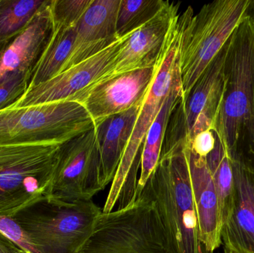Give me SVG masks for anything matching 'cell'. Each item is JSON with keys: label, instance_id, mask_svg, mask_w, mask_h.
Masks as SVG:
<instances>
[{"label": "cell", "instance_id": "8fae6325", "mask_svg": "<svg viewBox=\"0 0 254 253\" xmlns=\"http://www.w3.org/2000/svg\"><path fill=\"white\" fill-rule=\"evenodd\" d=\"M129 35L119 38L96 54L28 89L13 106L75 101L82 94L113 76L118 55Z\"/></svg>", "mask_w": 254, "mask_h": 253}, {"label": "cell", "instance_id": "277c9868", "mask_svg": "<svg viewBox=\"0 0 254 253\" xmlns=\"http://www.w3.org/2000/svg\"><path fill=\"white\" fill-rule=\"evenodd\" d=\"M252 1L216 0L203 5L197 14L190 6L182 13L179 64L184 96L223 49Z\"/></svg>", "mask_w": 254, "mask_h": 253}, {"label": "cell", "instance_id": "4fadbf2b", "mask_svg": "<svg viewBox=\"0 0 254 253\" xmlns=\"http://www.w3.org/2000/svg\"><path fill=\"white\" fill-rule=\"evenodd\" d=\"M179 4L168 1L155 17L130 34L118 55L111 77L156 65L170 28L179 16Z\"/></svg>", "mask_w": 254, "mask_h": 253}, {"label": "cell", "instance_id": "ba28073f", "mask_svg": "<svg viewBox=\"0 0 254 253\" xmlns=\"http://www.w3.org/2000/svg\"><path fill=\"white\" fill-rule=\"evenodd\" d=\"M77 253H170L153 203L138 197L95 221Z\"/></svg>", "mask_w": 254, "mask_h": 253}, {"label": "cell", "instance_id": "52a82bcc", "mask_svg": "<svg viewBox=\"0 0 254 253\" xmlns=\"http://www.w3.org/2000/svg\"><path fill=\"white\" fill-rule=\"evenodd\" d=\"M102 209L92 200L65 203L44 198L13 219L44 253H77Z\"/></svg>", "mask_w": 254, "mask_h": 253}, {"label": "cell", "instance_id": "5b68a950", "mask_svg": "<svg viewBox=\"0 0 254 253\" xmlns=\"http://www.w3.org/2000/svg\"><path fill=\"white\" fill-rule=\"evenodd\" d=\"M95 128L86 108L59 101L0 110V147L64 144Z\"/></svg>", "mask_w": 254, "mask_h": 253}, {"label": "cell", "instance_id": "9a60e30c", "mask_svg": "<svg viewBox=\"0 0 254 253\" xmlns=\"http://www.w3.org/2000/svg\"><path fill=\"white\" fill-rule=\"evenodd\" d=\"M51 1L46 0L28 25L0 51V77L18 71L31 79L53 31Z\"/></svg>", "mask_w": 254, "mask_h": 253}, {"label": "cell", "instance_id": "603a6c76", "mask_svg": "<svg viewBox=\"0 0 254 253\" xmlns=\"http://www.w3.org/2000/svg\"><path fill=\"white\" fill-rule=\"evenodd\" d=\"M167 2L162 0H122L116 22L118 37H125L143 26L155 17Z\"/></svg>", "mask_w": 254, "mask_h": 253}, {"label": "cell", "instance_id": "5bb4252c", "mask_svg": "<svg viewBox=\"0 0 254 253\" xmlns=\"http://www.w3.org/2000/svg\"><path fill=\"white\" fill-rule=\"evenodd\" d=\"M121 1L93 0L76 26L72 51L63 71L96 54L119 40L116 22Z\"/></svg>", "mask_w": 254, "mask_h": 253}, {"label": "cell", "instance_id": "f546056e", "mask_svg": "<svg viewBox=\"0 0 254 253\" xmlns=\"http://www.w3.org/2000/svg\"><path fill=\"white\" fill-rule=\"evenodd\" d=\"M225 253H232L231 251H228V250L225 249Z\"/></svg>", "mask_w": 254, "mask_h": 253}, {"label": "cell", "instance_id": "83f0119b", "mask_svg": "<svg viewBox=\"0 0 254 253\" xmlns=\"http://www.w3.org/2000/svg\"><path fill=\"white\" fill-rule=\"evenodd\" d=\"M18 249L20 248L0 231V253H13Z\"/></svg>", "mask_w": 254, "mask_h": 253}, {"label": "cell", "instance_id": "3957f363", "mask_svg": "<svg viewBox=\"0 0 254 253\" xmlns=\"http://www.w3.org/2000/svg\"><path fill=\"white\" fill-rule=\"evenodd\" d=\"M183 17L179 13L167 36L165 46L157 62V71L149 93L143 101L131 138L112 182L104 213L122 209L134 201L137 175L140 166L142 150L146 134L161 110L164 101L177 86L182 85L179 64V44Z\"/></svg>", "mask_w": 254, "mask_h": 253}, {"label": "cell", "instance_id": "9c48e42d", "mask_svg": "<svg viewBox=\"0 0 254 253\" xmlns=\"http://www.w3.org/2000/svg\"><path fill=\"white\" fill-rule=\"evenodd\" d=\"M228 43L173 110L166 131L164 148L190 144L198 134L211 130L222 96Z\"/></svg>", "mask_w": 254, "mask_h": 253}, {"label": "cell", "instance_id": "484cf974", "mask_svg": "<svg viewBox=\"0 0 254 253\" xmlns=\"http://www.w3.org/2000/svg\"><path fill=\"white\" fill-rule=\"evenodd\" d=\"M0 231L26 253H44L13 218L0 215Z\"/></svg>", "mask_w": 254, "mask_h": 253}, {"label": "cell", "instance_id": "2e32d148", "mask_svg": "<svg viewBox=\"0 0 254 253\" xmlns=\"http://www.w3.org/2000/svg\"><path fill=\"white\" fill-rule=\"evenodd\" d=\"M234 196L232 209L222 227L225 249L254 253V174L233 163Z\"/></svg>", "mask_w": 254, "mask_h": 253}, {"label": "cell", "instance_id": "f1b7e54d", "mask_svg": "<svg viewBox=\"0 0 254 253\" xmlns=\"http://www.w3.org/2000/svg\"><path fill=\"white\" fill-rule=\"evenodd\" d=\"M13 253H28L25 252V251H22V249H18L16 251H15Z\"/></svg>", "mask_w": 254, "mask_h": 253}, {"label": "cell", "instance_id": "4dcf8cb0", "mask_svg": "<svg viewBox=\"0 0 254 253\" xmlns=\"http://www.w3.org/2000/svg\"><path fill=\"white\" fill-rule=\"evenodd\" d=\"M231 253H232V252H231Z\"/></svg>", "mask_w": 254, "mask_h": 253}, {"label": "cell", "instance_id": "e0dca14e", "mask_svg": "<svg viewBox=\"0 0 254 253\" xmlns=\"http://www.w3.org/2000/svg\"><path fill=\"white\" fill-rule=\"evenodd\" d=\"M188 159L200 242L206 253H213L222 245L217 193L206 158L194 154L189 147Z\"/></svg>", "mask_w": 254, "mask_h": 253}, {"label": "cell", "instance_id": "7a4b0ae2", "mask_svg": "<svg viewBox=\"0 0 254 253\" xmlns=\"http://www.w3.org/2000/svg\"><path fill=\"white\" fill-rule=\"evenodd\" d=\"M188 149L189 145L161 152L156 167L135 199L153 203L170 253H207L200 242Z\"/></svg>", "mask_w": 254, "mask_h": 253}, {"label": "cell", "instance_id": "cb8c5ba5", "mask_svg": "<svg viewBox=\"0 0 254 253\" xmlns=\"http://www.w3.org/2000/svg\"><path fill=\"white\" fill-rule=\"evenodd\" d=\"M93 0H52L53 26H76Z\"/></svg>", "mask_w": 254, "mask_h": 253}, {"label": "cell", "instance_id": "30bf717a", "mask_svg": "<svg viewBox=\"0 0 254 253\" xmlns=\"http://www.w3.org/2000/svg\"><path fill=\"white\" fill-rule=\"evenodd\" d=\"M101 154L95 128L64 143L47 198L65 203L92 200L102 191Z\"/></svg>", "mask_w": 254, "mask_h": 253}, {"label": "cell", "instance_id": "4316f807", "mask_svg": "<svg viewBox=\"0 0 254 253\" xmlns=\"http://www.w3.org/2000/svg\"><path fill=\"white\" fill-rule=\"evenodd\" d=\"M216 137L212 130L198 134L190 143V150L199 157H206L214 150Z\"/></svg>", "mask_w": 254, "mask_h": 253}, {"label": "cell", "instance_id": "44dd1931", "mask_svg": "<svg viewBox=\"0 0 254 253\" xmlns=\"http://www.w3.org/2000/svg\"><path fill=\"white\" fill-rule=\"evenodd\" d=\"M206 161L217 193L222 227L232 209L235 184L233 162L217 138L214 150L206 157Z\"/></svg>", "mask_w": 254, "mask_h": 253}, {"label": "cell", "instance_id": "6da1fadb", "mask_svg": "<svg viewBox=\"0 0 254 253\" xmlns=\"http://www.w3.org/2000/svg\"><path fill=\"white\" fill-rule=\"evenodd\" d=\"M211 130L231 161L254 174V0L228 40Z\"/></svg>", "mask_w": 254, "mask_h": 253}, {"label": "cell", "instance_id": "8992f818", "mask_svg": "<svg viewBox=\"0 0 254 253\" xmlns=\"http://www.w3.org/2000/svg\"><path fill=\"white\" fill-rule=\"evenodd\" d=\"M61 145L0 147V215L13 218L47 198Z\"/></svg>", "mask_w": 254, "mask_h": 253}, {"label": "cell", "instance_id": "ffe728a7", "mask_svg": "<svg viewBox=\"0 0 254 253\" xmlns=\"http://www.w3.org/2000/svg\"><path fill=\"white\" fill-rule=\"evenodd\" d=\"M76 26H53L47 46L33 70L28 89L53 78L64 71L72 51Z\"/></svg>", "mask_w": 254, "mask_h": 253}, {"label": "cell", "instance_id": "7402d4cb", "mask_svg": "<svg viewBox=\"0 0 254 253\" xmlns=\"http://www.w3.org/2000/svg\"><path fill=\"white\" fill-rule=\"evenodd\" d=\"M46 0H0V51L18 35Z\"/></svg>", "mask_w": 254, "mask_h": 253}, {"label": "cell", "instance_id": "7c38bea8", "mask_svg": "<svg viewBox=\"0 0 254 253\" xmlns=\"http://www.w3.org/2000/svg\"><path fill=\"white\" fill-rule=\"evenodd\" d=\"M156 71L155 65L107 79L82 94L74 102L86 108L96 126L111 116L142 105Z\"/></svg>", "mask_w": 254, "mask_h": 253}, {"label": "cell", "instance_id": "d6986e66", "mask_svg": "<svg viewBox=\"0 0 254 253\" xmlns=\"http://www.w3.org/2000/svg\"><path fill=\"white\" fill-rule=\"evenodd\" d=\"M183 98V86L180 85L167 97L158 115L148 130L142 150L140 173L137 180L135 198L144 187L159 161L170 116Z\"/></svg>", "mask_w": 254, "mask_h": 253}, {"label": "cell", "instance_id": "ac0fdd59", "mask_svg": "<svg viewBox=\"0 0 254 253\" xmlns=\"http://www.w3.org/2000/svg\"><path fill=\"white\" fill-rule=\"evenodd\" d=\"M142 105L111 116L95 126L101 154L100 184L102 190L116 176Z\"/></svg>", "mask_w": 254, "mask_h": 253}, {"label": "cell", "instance_id": "d4e9b609", "mask_svg": "<svg viewBox=\"0 0 254 253\" xmlns=\"http://www.w3.org/2000/svg\"><path fill=\"white\" fill-rule=\"evenodd\" d=\"M30 77L18 71L9 72L0 77V110L14 105L26 92Z\"/></svg>", "mask_w": 254, "mask_h": 253}]
</instances>
